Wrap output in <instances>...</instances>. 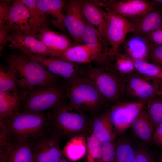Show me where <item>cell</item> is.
Instances as JSON below:
<instances>
[{
	"mask_svg": "<svg viewBox=\"0 0 162 162\" xmlns=\"http://www.w3.org/2000/svg\"><path fill=\"white\" fill-rule=\"evenodd\" d=\"M6 59L14 71L17 87L22 92V98L36 88L56 83L59 80V77L22 52L10 54Z\"/></svg>",
	"mask_w": 162,
	"mask_h": 162,
	"instance_id": "cell-1",
	"label": "cell"
},
{
	"mask_svg": "<svg viewBox=\"0 0 162 162\" xmlns=\"http://www.w3.org/2000/svg\"><path fill=\"white\" fill-rule=\"evenodd\" d=\"M49 127L62 139H70L91 130L92 116L72 106L68 99L48 114Z\"/></svg>",
	"mask_w": 162,
	"mask_h": 162,
	"instance_id": "cell-2",
	"label": "cell"
},
{
	"mask_svg": "<svg viewBox=\"0 0 162 162\" xmlns=\"http://www.w3.org/2000/svg\"><path fill=\"white\" fill-rule=\"evenodd\" d=\"M64 88L69 103L91 116L106 110L111 106L84 76L64 85Z\"/></svg>",
	"mask_w": 162,
	"mask_h": 162,
	"instance_id": "cell-3",
	"label": "cell"
},
{
	"mask_svg": "<svg viewBox=\"0 0 162 162\" xmlns=\"http://www.w3.org/2000/svg\"><path fill=\"white\" fill-rule=\"evenodd\" d=\"M4 119L14 141L32 140L48 128V114L18 112Z\"/></svg>",
	"mask_w": 162,
	"mask_h": 162,
	"instance_id": "cell-4",
	"label": "cell"
},
{
	"mask_svg": "<svg viewBox=\"0 0 162 162\" xmlns=\"http://www.w3.org/2000/svg\"><path fill=\"white\" fill-rule=\"evenodd\" d=\"M84 76L95 86L112 105L122 101L123 79L104 66L94 67L87 64Z\"/></svg>",
	"mask_w": 162,
	"mask_h": 162,
	"instance_id": "cell-5",
	"label": "cell"
},
{
	"mask_svg": "<svg viewBox=\"0 0 162 162\" xmlns=\"http://www.w3.org/2000/svg\"><path fill=\"white\" fill-rule=\"evenodd\" d=\"M22 99L23 112L40 113L56 107L68 98L65 89L54 83L36 88Z\"/></svg>",
	"mask_w": 162,
	"mask_h": 162,
	"instance_id": "cell-6",
	"label": "cell"
},
{
	"mask_svg": "<svg viewBox=\"0 0 162 162\" xmlns=\"http://www.w3.org/2000/svg\"><path fill=\"white\" fill-rule=\"evenodd\" d=\"M158 94V80L146 76L136 71L124 79L122 101L146 104Z\"/></svg>",
	"mask_w": 162,
	"mask_h": 162,
	"instance_id": "cell-7",
	"label": "cell"
},
{
	"mask_svg": "<svg viewBox=\"0 0 162 162\" xmlns=\"http://www.w3.org/2000/svg\"><path fill=\"white\" fill-rule=\"evenodd\" d=\"M21 52L42 64L50 72L69 84L84 76L86 64H78L58 58L34 54L27 52Z\"/></svg>",
	"mask_w": 162,
	"mask_h": 162,
	"instance_id": "cell-8",
	"label": "cell"
},
{
	"mask_svg": "<svg viewBox=\"0 0 162 162\" xmlns=\"http://www.w3.org/2000/svg\"><path fill=\"white\" fill-rule=\"evenodd\" d=\"M61 140L49 127L31 140L34 162H58L64 156L60 147Z\"/></svg>",
	"mask_w": 162,
	"mask_h": 162,
	"instance_id": "cell-9",
	"label": "cell"
},
{
	"mask_svg": "<svg viewBox=\"0 0 162 162\" xmlns=\"http://www.w3.org/2000/svg\"><path fill=\"white\" fill-rule=\"evenodd\" d=\"M106 39L110 47L109 57L118 53L121 45L127 35L134 32L133 24L127 18L113 13L108 9Z\"/></svg>",
	"mask_w": 162,
	"mask_h": 162,
	"instance_id": "cell-10",
	"label": "cell"
},
{
	"mask_svg": "<svg viewBox=\"0 0 162 162\" xmlns=\"http://www.w3.org/2000/svg\"><path fill=\"white\" fill-rule=\"evenodd\" d=\"M145 104L139 102L121 101L110 106V117L116 137L124 135Z\"/></svg>",
	"mask_w": 162,
	"mask_h": 162,
	"instance_id": "cell-11",
	"label": "cell"
},
{
	"mask_svg": "<svg viewBox=\"0 0 162 162\" xmlns=\"http://www.w3.org/2000/svg\"><path fill=\"white\" fill-rule=\"evenodd\" d=\"M8 46L21 52H27L45 57L56 58V55L40 40L32 34L19 32H10Z\"/></svg>",
	"mask_w": 162,
	"mask_h": 162,
	"instance_id": "cell-12",
	"label": "cell"
},
{
	"mask_svg": "<svg viewBox=\"0 0 162 162\" xmlns=\"http://www.w3.org/2000/svg\"><path fill=\"white\" fill-rule=\"evenodd\" d=\"M86 22L83 14L82 1H70L67 5L64 23L77 45L83 44L82 36Z\"/></svg>",
	"mask_w": 162,
	"mask_h": 162,
	"instance_id": "cell-13",
	"label": "cell"
},
{
	"mask_svg": "<svg viewBox=\"0 0 162 162\" xmlns=\"http://www.w3.org/2000/svg\"><path fill=\"white\" fill-rule=\"evenodd\" d=\"M57 58L83 64L94 62L98 63V66L104 65L107 59L94 49L84 44L72 46Z\"/></svg>",
	"mask_w": 162,
	"mask_h": 162,
	"instance_id": "cell-14",
	"label": "cell"
},
{
	"mask_svg": "<svg viewBox=\"0 0 162 162\" xmlns=\"http://www.w3.org/2000/svg\"><path fill=\"white\" fill-rule=\"evenodd\" d=\"M106 9L126 18H136L155 10L152 3L144 0H112Z\"/></svg>",
	"mask_w": 162,
	"mask_h": 162,
	"instance_id": "cell-15",
	"label": "cell"
},
{
	"mask_svg": "<svg viewBox=\"0 0 162 162\" xmlns=\"http://www.w3.org/2000/svg\"><path fill=\"white\" fill-rule=\"evenodd\" d=\"M7 28L10 32L33 35L31 15L27 7L21 0L13 1L10 10Z\"/></svg>",
	"mask_w": 162,
	"mask_h": 162,
	"instance_id": "cell-16",
	"label": "cell"
},
{
	"mask_svg": "<svg viewBox=\"0 0 162 162\" xmlns=\"http://www.w3.org/2000/svg\"><path fill=\"white\" fill-rule=\"evenodd\" d=\"M35 37L55 53L57 58L74 46L73 42L67 36L49 28L41 29L36 34Z\"/></svg>",
	"mask_w": 162,
	"mask_h": 162,
	"instance_id": "cell-17",
	"label": "cell"
},
{
	"mask_svg": "<svg viewBox=\"0 0 162 162\" xmlns=\"http://www.w3.org/2000/svg\"><path fill=\"white\" fill-rule=\"evenodd\" d=\"M109 108L92 116V132L100 142H109L116 138L110 117Z\"/></svg>",
	"mask_w": 162,
	"mask_h": 162,
	"instance_id": "cell-18",
	"label": "cell"
},
{
	"mask_svg": "<svg viewBox=\"0 0 162 162\" xmlns=\"http://www.w3.org/2000/svg\"><path fill=\"white\" fill-rule=\"evenodd\" d=\"M37 4L40 10L47 18L49 16L51 18L50 21L51 23L60 30H64L65 14L63 13V10L65 3L64 1L37 0Z\"/></svg>",
	"mask_w": 162,
	"mask_h": 162,
	"instance_id": "cell-19",
	"label": "cell"
},
{
	"mask_svg": "<svg viewBox=\"0 0 162 162\" xmlns=\"http://www.w3.org/2000/svg\"><path fill=\"white\" fill-rule=\"evenodd\" d=\"M149 44L147 38L137 35L126 42L124 52L120 53L134 62H147Z\"/></svg>",
	"mask_w": 162,
	"mask_h": 162,
	"instance_id": "cell-20",
	"label": "cell"
},
{
	"mask_svg": "<svg viewBox=\"0 0 162 162\" xmlns=\"http://www.w3.org/2000/svg\"><path fill=\"white\" fill-rule=\"evenodd\" d=\"M82 2L83 14L86 21L96 28L106 40V12L103 11L93 1Z\"/></svg>",
	"mask_w": 162,
	"mask_h": 162,
	"instance_id": "cell-21",
	"label": "cell"
},
{
	"mask_svg": "<svg viewBox=\"0 0 162 162\" xmlns=\"http://www.w3.org/2000/svg\"><path fill=\"white\" fill-rule=\"evenodd\" d=\"M135 19V22H132L134 32L144 37L146 36L147 37L152 32L162 26V14L155 10Z\"/></svg>",
	"mask_w": 162,
	"mask_h": 162,
	"instance_id": "cell-22",
	"label": "cell"
},
{
	"mask_svg": "<svg viewBox=\"0 0 162 162\" xmlns=\"http://www.w3.org/2000/svg\"><path fill=\"white\" fill-rule=\"evenodd\" d=\"M82 41L83 44L94 49L107 58H108L110 47L107 40L96 28L87 22L82 33Z\"/></svg>",
	"mask_w": 162,
	"mask_h": 162,
	"instance_id": "cell-23",
	"label": "cell"
},
{
	"mask_svg": "<svg viewBox=\"0 0 162 162\" xmlns=\"http://www.w3.org/2000/svg\"><path fill=\"white\" fill-rule=\"evenodd\" d=\"M134 135L146 145L153 144L154 131L145 106L131 125Z\"/></svg>",
	"mask_w": 162,
	"mask_h": 162,
	"instance_id": "cell-24",
	"label": "cell"
},
{
	"mask_svg": "<svg viewBox=\"0 0 162 162\" xmlns=\"http://www.w3.org/2000/svg\"><path fill=\"white\" fill-rule=\"evenodd\" d=\"M104 66L123 79L136 71L132 61L120 53L109 57Z\"/></svg>",
	"mask_w": 162,
	"mask_h": 162,
	"instance_id": "cell-25",
	"label": "cell"
},
{
	"mask_svg": "<svg viewBox=\"0 0 162 162\" xmlns=\"http://www.w3.org/2000/svg\"><path fill=\"white\" fill-rule=\"evenodd\" d=\"M5 162H34L31 141H15Z\"/></svg>",
	"mask_w": 162,
	"mask_h": 162,
	"instance_id": "cell-26",
	"label": "cell"
},
{
	"mask_svg": "<svg viewBox=\"0 0 162 162\" xmlns=\"http://www.w3.org/2000/svg\"><path fill=\"white\" fill-rule=\"evenodd\" d=\"M21 106L18 90L11 93L0 91V119L6 118L19 112Z\"/></svg>",
	"mask_w": 162,
	"mask_h": 162,
	"instance_id": "cell-27",
	"label": "cell"
},
{
	"mask_svg": "<svg viewBox=\"0 0 162 162\" xmlns=\"http://www.w3.org/2000/svg\"><path fill=\"white\" fill-rule=\"evenodd\" d=\"M87 134H81L70 139L62 150L64 156L73 162L82 158L87 151Z\"/></svg>",
	"mask_w": 162,
	"mask_h": 162,
	"instance_id": "cell-28",
	"label": "cell"
},
{
	"mask_svg": "<svg viewBox=\"0 0 162 162\" xmlns=\"http://www.w3.org/2000/svg\"><path fill=\"white\" fill-rule=\"evenodd\" d=\"M136 147V145L124 135L116 137L113 162H134Z\"/></svg>",
	"mask_w": 162,
	"mask_h": 162,
	"instance_id": "cell-29",
	"label": "cell"
},
{
	"mask_svg": "<svg viewBox=\"0 0 162 162\" xmlns=\"http://www.w3.org/2000/svg\"><path fill=\"white\" fill-rule=\"evenodd\" d=\"M28 8L31 18L32 34L35 36L38 31L44 28H49L50 21L39 9L37 0H21Z\"/></svg>",
	"mask_w": 162,
	"mask_h": 162,
	"instance_id": "cell-30",
	"label": "cell"
},
{
	"mask_svg": "<svg viewBox=\"0 0 162 162\" xmlns=\"http://www.w3.org/2000/svg\"><path fill=\"white\" fill-rule=\"evenodd\" d=\"M14 141L4 119H0V162H5Z\"/></svg>",
	"mask_w": 162,
	"mask_h": 162,
	"instance_id": "cell-31",
	"label": "cell"
},
{
	"mask_svg": "<svg viewBox=\"0 0 162 162\" xmlns=\"http://www.w3.org/2000/svg\"><path fill=\"white\" fill-rule=\"evenodd\" d=\"M145 108L149 119L154 131L162 122V97L159 94L148 101Z\"/></svg>",
	"mask_w": 162,
	"mask_h": 162,
	"instance_id": "cell-32",
	"label": "cell"
},
{
	"mask_svg": "<svg viewBox=\"0 0 162 162\" xmlns=\"http://www.w3.org/2000/svg\"><path fill=\"white\" fill-rule=\"evenodd\" d=\"M17 89L16 77L13 68L8 66L5 69H0V91L13 92Z\"/></svg>",
	"mask_w": 162,
	"mask_h": 162,
	"instance_id": "cell-33",
	"label": "cell"
},
{
	"mask_svg": "<svg viewBox=\"0 0 162 162\" xmlns=\"http://www.w3.org/2000/svg\"><path fill=\"white\" fill-rule=\"evenodd\" d=\"M131 60L136 70L139 73L148 77L162 80V67L146 61L135 62Z\"/></svg>",
	"mask_w": 162,
	"mask_h": 162,
	"instance_id": "cell-34",
	"label": "cell"
},
{
	"mask_svg": "<svg viewBox=\"0 0 162 162\" xmlns=\"http://www.w3.org/2000/svg\"><path fill=\"white\" fill-rule=\"evenodd\" d=\"M87 162H100L101 158L100 142L92 132L86 135Z\"/></svg>",
	"mask_w": 162,
	"mask_h": 162,
	"instance_id": "cell-35",
	"label": "cell"
},
{
	"mask_svg": "<svg viewBox=\"0 0 162 162\" xmlns=\"http://www.w3.org/2000/svg\"><path fill=\"white\" fill-rule=\"evenodd\" d=\"M134 162H157L155 157L145 144L136 145Z\"/></svg>",
	"mask_w": 162,
	"mask_h": 162,
	"instance_id": "cell-36",
	"label": "cell"
},
{
	"mask_svg": "<svg viewBox=\"0 0 162 162\" xmlns=\"http://www.w3.org/2000/svg\"><path fill=\"white\" fill-rule=\"evenodd\" d=\"M116 138L111 141L100 142V162H113L115 155Z\"/></svg>",
	"mask_w": 162,
	"mask_h": 162,
	"instance_id": "cell-37",
	"label": "cell"
},
{
	"mask_svg": "<svg viewBox=\"0 0 162 162\" xmlns=\"http://www.w3.org/2000/svg\"><path fill=\"white\" fill-rule=\"evenodd\" d=\"M147 62L162 67V45L149 42Z\"/></svg>",
	"mask_w": 162,
	"mask_h": 162,
	"instance_id": "cell-38",
	"label": "cell"
},
{
	"mask_svg": "<svg viewBox=\"0 0 162 162\" xmlns=\"http://www.w3.org/2000/svg\"><path fill=\"white\" fill-rule=\"evenodd\" d=\"M13 2L10 0H0V28L7 27L9 18V12Z\"/></svg>",
	"mask_w": 162,
	"mask_h": 162,
	"instance_id": "cell-39",
	"label": "cell"
},
{
	"mask_svg": "<svg viewBox=\"0 0 162 162\" xmlns=\"http://www.w3.org/2000/svg\"><path fill=\"white\" fill-rule=\"evenodd\" d=\"M147 38L153 44L162 45V26L151 32Z\"/></svg>",
	"mask_w": 162,
	"mask_h": 162,
	"instance_id": "cell-40",
	"label": "cell"
},
{
	"mask_svg": "<svg viewBox=\"0 0 162 162\" xmlns=\"http://www.w3.org/2000/svg\"><path fill=\"white\" fill-rule=\"evenodd\" d=\"M10 31L8 28H0V50L1 51L7 45L10 34Z\"/></svg>",
	"mask_w": 162,
	"mask_h": 162,
	"instance_id": "cell-41",
	"label": "cell"
},
{
	"mask_svg": "<svg viewBox=\"0 0 162 162\" xmlns=\"http://www.w3.org/2000/svg\"><path fill=\"white\" fill-rule=\"evenodd\" d=\"M153 144L162 148V122L158 126L154 131Z\"/></svg>",
	"mask_w": 162,
	"mask_h": 162,
	"instance_id": "cell-42",
	"label": "cell"
},
{
	"mask_svg": "<svg viewBox=\"0 0 162 162\" xmlns=\"http://www.w3.org/2000/svg\"><path fill=\"white\" fill-rule=\"evenodd\" d=\"M158 85L159 94L162 96V80H158Z\"/></svg>",
	"mask_w": 162,
	"mask_h": 162,
	"instance_id": "cell-43",
	"label": "cell"
},
{
	"mask_svg": "<svg viewBox=\"0 0 162 162\" xmlns=\"http://www.w3.org/2000/svg\"><path fill=\"white\" fill-rule=\"evenodd\" d=\"M58 162H73L68 159L64 156Z\"/></svg>",
	"mask_w": 162,
	"mask_h": 162,
	"instance_id": "cell-44",
	"label": "cell"
},
{
	"mask_svg": "<svg viewBox=\"0 0 162 162\" xmlns=\"http://www.w3.org/2000/svg\"><path fill=\"white\" fill-rule=\"evenodd\" d=\"M152 1L154 3L162 5V0H154Z\"/></svg>",
	"mask_w": 162,
	"mask_h": 162,
	"instance_id": "cell-45",
	"label": "cell"
},
{
	"mask_svg": "<svg viewBox=\"0 0 162 162\" xmlns=\"http://www.w3.org/2000/svg\"><path fill=\"white\" fill-rule=\"evenodd\" d=\"M160 162H162V157H161V159H160Z\"/></svg>",
	"mask_w": 162,
	"mask_h": 162,
	"instance_id": "cell-46",
	"label": "cell"
},
{
	"mask_svg": "<svg viewBox=\"0 0 162 162\" xmlns=\"http://www.w3.org/2000/svg\"></svg>",
	"mask_w": 162,
	"mask_h": 162,
	"instance_id": "cell-47",
	"label": "cell"
}]
</instances>
